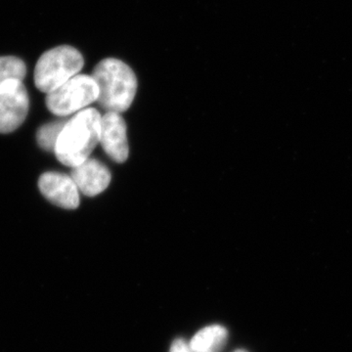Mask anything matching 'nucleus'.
I'll use <instances>...</instances> for the list:
<instances>
[{"label":"nucleus","instance_id":"nucleus-1","mask_svg":"<svg viewBox=\"0 0 352 352\" xmlns=\"http://www.w3.org/2000/svg\"><path fill=\"white\" fill-rule=\"evenodd\" d=\"M101 115L95 109H85L66 122L55 146L58 161L71 168L89 159L100 142Z\"/></svg>","mask_w":352,"mask_h":352},{"label":"nucleus","instance_id":"nucleus-2","mask_svg":"<svg viewBox=\"0 0 352 352\" xmlns=\"http://www.w3.org/2000/svg\"><path fill=\"white\" fill-rule=\"evenodd\" d=\"M92 78L98 87L99 105L107 112H126L138 91L135 74L126 63L115 58L102 60Z\"/></svg>","mask_w":352,"mask_h":352},{"label":"nucleus","instance_id":"nucleus-3","mask_svg":"<svg viewBox=\"0 0 352 352\" xmlns=\"http://www.w3.org/2000/svg\"><path fill=\"white\" fill-rule=\"evenodd\" d=\"M83 65L82 55L72 46H58L46 51L34 69L36 87L44 94H50L78 75Z\"/></svg>","mask_w":352,"mask_h":352},{"label":"nucleus","instance_id":"nucleus-4","mask_svg":"<svg viewBox=\"0 0 352 352\" xmlns=\"http://www.w3.org/2000/svg\"><path fill=\"white\" fill-rule=\"evenodd\" d=\"M98 94L91 76L76 75L46 95V107L58 117H67L97 101Z\"/></svg>","mask_w":352,"mask_h":352},{"label":"nucleus","instance_id":"nucleus-5","mask_svg":"<svg viewBox=\"0 0 352 352\" xmlns=\"http://www.w3.org/2000/svg\"><path fill=\"white\" fill-rule=\"evenodd\" d=\"M30 99L23 80L0 85V133H10L22 126L29 113Z\"/></svg>","mask_w":352,"mask_h":352},{"label":"nucleus","instance_id":"nucleus-6","mask_svg":"<svg viewBox=\"0 0 352 352\" xmlns=\"http://www.w3.org/2000/svg\"><path fill=\"white\" fill-rule=\"evenodd\" d=\"M100 144L116 163H124L129 157L126 124L119 113L108 112L101 118Z\"/></svg>","mask_w":352,"mask_h":352},{"label":"nucleus","instance_id":"nucleus-7","mask_svg":"<svg viewBox=\"0 0 352 352\" xmlns=\"http://www.w3.org/2000/svg\"><path fill=\"white\" fill-rule=\"evenodd\" d=\"M41 194L53 205L75 210L80 206V194L72 176L60 173H43L38 180Z\"/></svg>","mask_w":352,"mask_h":352},{"label":"nucleus","instance_id":"nucleus-8","mask_svg":"<svg viewBox=\"0 0 352 352\" xmlns=\"http://www.w3.org/2000/svg\"><path fill=\"white\" fill-rule=\"evenodd\" d=\"M71 176L78 190L88 197L97 196L105 191L111 182V173L107 166L94 159H87L73 168Z\"/></svg>","mask_w":352,"mask_h":352},{"label":"nucleus","instance_id":"nucleus-9","mask_svg":"<svg viewBox=\"0 0 352 352\" xmlns=\"http://www.w3.org/2000/svg\"><path fill=\"white\" fill-rule=\"evenodd\" d=\"M228 332L220 325L201 329L190 340L193 352H219L226 346Z\"/></svg>","mask_w":352,"mask_h":352},{"label":"nucleus","instance_id":"nucleus-10","mask_svg":"<svg viewBox=\"0 0 352 352\" xmlns=\"http://www.w3.org/2000/svg\"><path fill=\"white\" fill-rule=\"evenodd\" d=\"M27 74V67L19 58L0 57V85L9 80H23Z\"/></svg>","mask_w":352,"mask_h":352},{"label":"nucleus","instance_id":"nucleus-11","mask_svg":"<svg viewBox=\"0 0 352 352\" xmlns=\"http://www.w3.org/2000/svg\"><path fill=\"white\" fill-rule=\"evenodd\" d=\"M66 122L60 120V122H50L41 126L36 133L38 145L45 151L54 152L58 138Z\"/></svg>","mask_w":352,"mask_h":352},{"label":"nucleus","instance_id":"nucleus-12","mask_svg":"<svg viewBox=\"0 0 352 352\" xmlns=\"http://www.w3.org/2000/svg\"><path fill=\"white\" fill-rule=\"evenodd\" d=\"M170 352H193L190 344L183 339L175 340L173 342Z\"/></svg>","mask_w":352,"mask_h":352},{"label":"nucleus","instance_id":"nucleus-13","mask_svg":"<svg viewBox=\"0 0 352 352\" xmlns=\"http://www.w3.org/2000/svg\"><path fill=\"white\" fill-rule=\"evenodd\" d=\"M234 352H247V351H243V349H238V351H235Z\"/></svg>","mask_w":352,"mask_h":352}]
</instances>
